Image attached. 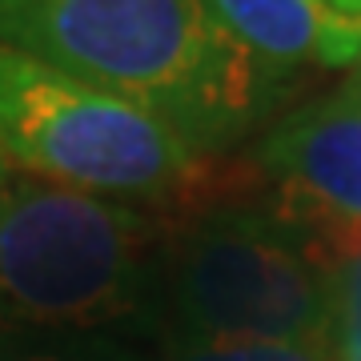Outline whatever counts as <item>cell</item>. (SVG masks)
Wrapping results in <instances>:
<instances>
[{"mask_svg":"<svg viewBox=\"0 0 361 361\" xmlns=\"http://www.w3.org/2000/svg\"><path fill=\"white\" fill-rule=\"evenodd\" d=\"M0 44L153 113L209 157L285 92L201 0H0Z\"/></svg>","mask_w":361,"mask_h":361,"instance_id":"cell-1","label":"cell"},{"mask_svg":"<svg viewBox=\"0 0 361 361\" xmlns=\"http://www.w3.org/2000/svg\"><path fill=\"white\" fill-rule=\"evenodd\" d=\"M0 149L25 177L161 217L257 197L249 169L197 153L153 113L8 44H0Z\"/></svg>","mask_w":361,"mask_h":361,"instance_id":"cell-2","label":"cell"},{"mask_svg":"<svg viewBox=\"0 0 361 361\" xmlns=\"http://www.w3.org/2000/svg\"><path fill=\"white\" fill-rule=\"evenodd\" d=\"M169 217L37 177L0 185V334L145 341Z\"/></svg>","mask_w":361,"mask_h":361,"instance_id":"cell-3","label":"cell"},{"mask_svg":"<svg viewBox=\"0 0 361 361\" xmlns=\"http://www.w3.org/2000/svg\"><path fill=\"white\" fill-rule=\"evenodd\" d=\"M329 341V273L281 197L169 217L145 341Z\"/></svg>","mask_w":361,"mask_h":361,"instance_id":"cell-4","label":"cell"},{"mask_svg":"<svg viewBox=\"0 0 361 361\" xmlns=\"http://www.w3.org/2000/svg\"><path fill=\"white\" fill-rule=\"evenodd\" d=\"M257 169L293 209L361 229V101L337 89L285 113L261 137Z\"/></svg>","mask_w":361,"mask_h":361,"instance_id":"cell-5","label":"cell"},{"mask_svg":"<svg viewBox=\"0 0 361 361\" xmlns=\"http://www.w3.org/2000/svg\"><path fill=\"white\" fill-rule=\"evenodd\" d=\"M277 80L310 65L345 68L361 56V25L329 0H201Z\"/></svg>","mask_w":361,"mask_h":361,"instance_id":"cell-6","label":"cell"},{"mask_svg":"<svg viewBox=\"0 0 361 361\" xmlns=\"http://www.w3.org/2000/svg\"><path fill=\"white\" fill-rule=\"evenodd\" d=\"M305 233H310L313 249L329 273V349L337 361H361V229L353 225H337V221L313 217L305 209H293Z\"/></svg>","mask_w":361,"mask_h":361,"instance_id":"cell-7","label":"cell"},{"mask_svg":"<svg viewBox=\"0 0 361 361\" xmlns=\"http://www.w3.org/2000/svg\"><path fill=\"white\" fill-rule=\"evenodd\" d=\"M0 361H157V353L116 334H0Z\"/></svg>","mask_w":361,"mask_h":361,"instance_id":"cell-8","label":"cell"},{"mask_svg":"<svg viewBox=\"0 0 361 361\" xmlns=\"http://www.w3.org/2000/svg\"><path fill=\"white\" fill-rule=\"evenodd\" d=\"M157 361H337L329 341L273 337H165L153 341Z\"/></svg>","mask_w":361,"mask_h":361,"instance_id":"cell-9","label":"cell"},{"mask_svg":"<svg viewBox=\"0 0 361 361\" xmlns=\"http://www.w3.org/2000/svg\"><path fill=\"white\" fill-rule=\"evenodd\" d=\"M329 8L337 16H345V20H357L361 25V0H329Z\"/></svg>","mask_w":361,"mask_h":361,"instance_id":"cell-10","label":"cell"},{"mask_svg":"<svg viewBox=\"0 0 361 361\" xmlns=\"http://www.w3.org/2000/svg\"><path fill=\"white\" fill-rule=\"evenodd\" d=\"M345 89H349V92H353V97H357V101H361V56H357V61H353V73H349Z\"/></svg>","mask_w":361,"mask_h":361,"instance_id":"cell-11","label":"cell"},{"mask_svg":"<svg viewBox=\"0 0 361 361\" xmlns=\"http://www.w3.org/2000/svg\"><path fill=\"white\" fill-rule=\"evenodd\" d=\"M8 180V157H4V149H0V185Z\"/></svg>","mask_w":361,"mask_h":361,"instance_id":"cell-12","label":"cell"}]
</instances>
